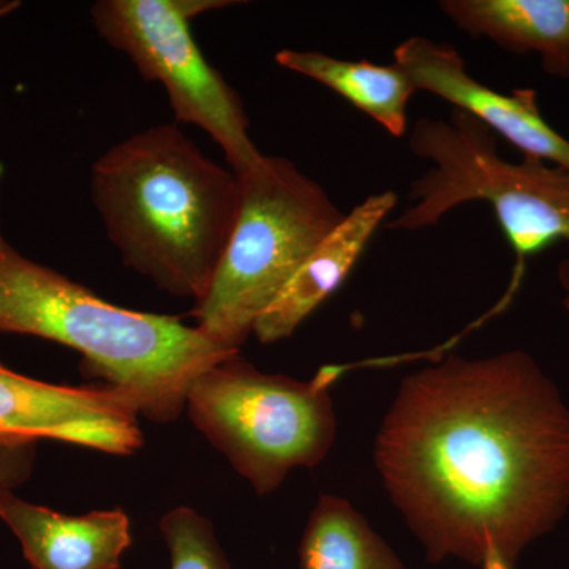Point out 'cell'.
<instances>
[{
  "mask_svg": "<svg viewBox=\"0 0 569 569\" xmlns=\"http://www.w3.org/2000/svg\"><path fill=\"white\" fill-rule=\"evenodd\" d=\"M276 62L339 93L392 137L400 138L407 132L408 102L417 88L399 63L378 66L295 50L277 52Z\"/></svg>",
  "mask_w": 569,
  "mask_h": 569,
  "instance_id": "13",
  "label": "cell"
},
{
  "mask_svg": "<svg viewBox=\"0 0 569 569\" xmlns=\"http://www.w3.org/2000/svg\"><path fill=\"white\" fill-rule=\"evenodd\" d=\"M20 7V2H0V20Z\"/></svg>",
  "mask_w": 569,
  "mask_h": 569,
  "instance_id": "17",
  "label": "cell"
},
{
  "mask_svg": "<svg viewBox=\"0 0 569 569\" xmlns=\"http://www.w3.org/2000/svg\"><path fill=\"white\" fill-rule=\"evenodd\" d=\"M339 367L312 380L260 372L230 356L209 367L187 396L190 421L260 496L274 492L298 467H316L331 451L337 422L331 385Z\"/></svg>",
  "mask_w": 569,
  "mask_h": 569,
  "instance_id": "6",
  "label": "cell"
},
{
  "mask_svg": "<svg viewBox=\"0 0 569 569\" xmlns=\"http://www.w3.org/2000/svg\"><path fill=\"white\" fill-rule=\"evenodd\" d=\"M138 417L116 389L44 383L0 362V432L129 456L142 447Z\"/></svg>",
  "mask_w": 569,
  "mask_h": 569,
  "instance_id": "8",
  "label": "cell"
},
{
  "mask_svg": "<svg viewBox=\"0 0 569 569\" xmlns=\"http://www.w3.org/2000/svg\"><path fill=\"white\" fill-rule=\"evenodd\" d=\"M410 151L432 168L411 183L407 211L389 230L433 227L459 206L485 201L522 268L556 242L569 244V171L545 160L523 157L512 163L498 153L496 134L477 119L452 110L448 119L421 118L411 129ZM569 293V260L559 268Z\"/></svg>",
  "mask_w": 569,
  "mask_h": 569,
  "instance_id": "4",
  "label": "cell"
},
{
  "mask_svg": "<svg viewBox=\"0 0 569 569\" xmlns=\"http://www.w3.org/2000/svg\"><path fill=\"white\" fill-rule=\"evenodd\" d=\"M565 307L569 310V293L567 295V298H565Z\"/></svg>",
  "mask_w": 569,
  "mask_h": 569,
  "instance_id": "18",
  "label": "cell"
},
{
  "mask_svg": "<svg viewBox=\"0 0 569 569\" xmlns=\"http://www.w3.org/2000/svg\"><path fill=\"white\" fill-rule=\"evenodd\" d=\"M376 463L427 560L518 569L569 511V407L526 351L449 355L403 378Z\"/></svg>",
  "mask_w": 569,
  "mask_h": 569,
  "instance_id": "1",
  "label": "cell"
},
{
  "mask_svg": "<svg viewBox=\"0 0 569 569\" xmlns=\"http://www.w3.org/2000/svg\"><path fill=\"white\" fill-rule=\"evenodd\" d=\"M37 443V438L0 432V492H13V489L31 478Z\"/></svg>",
  "mask_w": 569,
  "mask_h": 569,
  "instance_id": "16",
  "label": "cell"
},
{
  "mask_svg": "<svg viewBox=\"0 0 569 569\" xmlns=\"http://www.w3.org/2000/svg\"><path fill=\"white\" fill-rule=\"evenodd\" d=\"M171 569H231L212 523L192 508L179 507L160 519Z\"/></svg>",
  "mask_w": 569,
  "mask_h": 569,
  "instance_id": "15",
  "label": "cell"
},
{
  "mask_svg": "<svg viewBox=\"0 0 569 569\" xmlns=\"http://www.w3.org/2000/svg\"><path fill=\"white\" fill-rule=\"evenodd\" d=\"M460 31L515 54L539 56L549 77L569 80V0H443Z\"/></svg>",
  "mask_w": 569,
  "mask_h": 569,
  "instance_id": "12",
  "label": "cell"
},
{
  "mask_svg": "<svg viewBox=\"0 0 569 569\" xmlns=\"http://www.w3.org/2000/svg\"><path fill=\"white\" fill-rule=\"evenodd\" d=\"M91 193L127 268L178 298L208 293L238 212L234 171L162 123L108 149Z\"/></svg>",
  "mask_w": 569,
  "mask_h": 569,
  "instance_id": "2",
  "label": "cell"
},
{
  "mask_svg": "<svg viewBox=\"0 0 569 569\" xmlns=\"http://www.w3.org/2000/svg\"><path fill=\"white\" fill-rule=\"evenodd\" d=\"M236 176L233 230L192 313L194 326L230 351L241 350L299 266L346 217L320 183L284 157L264 156Z\"/></svg>",
  "mask_w": 569,
  "mask_h": 569,
  "instance_id": "5",
  "label": "cell"
},
{
  "mask_svg": "<svg viewBox=\"0 0 569 569\" xmlns=\"http://www.w3.org/2000/svg\"><path fill=\"white\" fill-rule=\"evenodd\" d=\"M0 335L52 340L82 355L86 372L168 425L186 410L193 381L238 355L181 318L111 305L7 241L0 223Z\"/></svg>",
  "mask_w": 569,
  "mask_h": 569,
  "instance_id": "3",
  "label": "cell"
},
{
  "mask_svg": "<svg viewBox=\"0 0 569 569\" xmlns=\"http://www.w3.org/2000/svg\"><path fill=\"white\" fill-rule=\"evenodd\" d=\"M396 204L395 192L377 193L346 213L342 222L306 258L257 321L253 336L258 342L276 343L293 336L296 329L346 282Z\"/></svg>",
  "mask_w": 569,
  "mask_h": 569,
  "instance_id": "11",
  "label": "cell"
},
{
  "mask_svg": "<svg viewBox=\"0 0 569 569\" xmlns=\"http://www.w3.org/2000/svg\"><path fill=\"white\" fill-rule=\"evenodd\" d=\"M395 62L410 74L417 91L433 93L477 119L523 157L569 171V141L542 118L533 89L493 91L468 73L462 56L451 43L426 37L402 41L395 50Z\"/></svg>",
  "mask_w": 569,
  "mask_h": 569,
  "instance_id": "9",
  "label": "cell"
},
{
  "mask_svg": "<svg viewBox=\"0 0 569 569\" xmlns=\"http://www.w3.org/2000/svg\"><path fill=\"white\" fill-rule=\"evenodd\" d=\"M299 568L403 569V565L347 500L321 496L307 520Z\"/></svg>",
  "mask_w": 569,
  "mask_h": 569,
  "instance_id": "14",
  "label": "cell"
},
{
  "mask_svg": "<svg viewBox=\"0 0 569 569\" xmlns=\"http://www.w3.org/2000/svg\"><path fill=\"white\" fill-rule=\"evenodd\" d=\"M224 0H100L91 9L97 32L126 52L141 77L159 81L179 122L203 129L222 148L236 174L252 170L263 153L249 134L239 93L198 48L190 21Z\"/></svg>",
  "mask_w": 569,
  "mask_h": 569,
  "instance_id": "7",
  "label": "cell"
},
{
  "mask_svg": "<svg viewBox=\"0 0 569 569\" xmlns=\"http://www.w3.org/2000/svg\"><path fill=\"white\" fill-rule=\"evenodd\" d=\"M0 520L20 541L32 569H119L132 545L121 508L67 516L0 492Z\"/></svg>",
  "mask_w": 569,
  "mask_h": 569,
  "instance_id": "10",
  "label": "cell"
}]
</instances>
